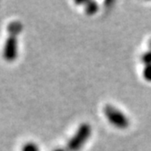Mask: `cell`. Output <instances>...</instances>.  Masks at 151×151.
<instances>
[{"instance_id":"2","label":"cell","mask_w":151,"mask_h":151,"mask_svg":"<svg viewBox=\"0 0 151 151\" xmlns=\"http://www.w3.org/2000/svg\"><path fill=\"white\" fill-rule=\"evenodd\" d=\"M103 112L106 119L115 127L126 129L129 127L130 121H129L128 117L115 106L106 105L103 109Z\"/></svg>"},{"instance_id":"3","label":"cell","mask_w":151,"mask_h":151,"mask_svg":"<svg viewBox=\"0 0 151 151\" xmlns=\"http://www.w3.org/2000/svg\"><path fill=\"white\" fill-rule=\"evenodd\" d=\"M17 37L8 36V37L5 42L4 48H3V58L8 62H12L17 58Z\"/></svg>"},{"instance_id":"8","label":"cell","mask_w":151,"mask_h":151,"mask_svg":"<svg viewBox=\"0 0 151 151\" xmlns=\"http://www.w3.org/2000/svg\"><path fill=\"white\" fill-rule=\"evenodd\" d=\"M143 78L147 81L151 82V65H150V66L144 67V69H143Z\"/></svg>"},{"instance_id":"4","label":"cell","mask_w":151,"mask_h":151,"mask_svg":"<svg viewBox=\"0 0 151 151\" xmlns=\"http://www.w3.org/2000/svg\"><path fill=\"white\" fill-rule=\"evenodd\" d=\"M78 5H83L85 7V11L88 15H94L99 11V5L96 1H83V2H76Z\"/></svg>"},{"instance_id":"9","label":"cell","mask_w":151,"mask_h":151,"mask_svg":"<svg viewBox=\"0 0 151 151\" xmlns=\"http://www.w3.org/2000/svg\"><path fill=\"white\" fill-rule=\"evenodd\" d=\"M54 151H68L66 148H62V147H58V148H56Z\"/></svg>"},{"instance_id":"5","label":"cell","mask_w":151,"mask_h":151,"mask_svg":"<svg viewBox=\"0 0 151 151\" xmlns=\"http://www.w3.org/2000/svg\"><path fill=\"white\" fill-rule=\"evenodd\" d=\"M22 29H23L22 24L20 22H17V21H14V22L10 23L7 27V32L9 36H13V37H17L18 34H20Z\"/></svg>"},{"instance_id":"1","label":"cell","mask_w":151,"mask_h":151,"mask_svg":"<svg viewBox=\"0 0 151 151\" xmlns=\"http://www.w3.org/2000/svg\"><path fill=\"white\" fill-rule=\"evenodd\" d=\"M92 134V127L88 123H82L76 133L68 140L66 149L68 151H79L86 145Z\"/></svg>"},{"instance_id":"7","label":"cell","mask_w":151,"mask_h":151,"mask_svg":"<svg viewBox=\"0 0 151 151\" xmlns=\"http://www.w3.org/2000/svg\"><path fill=\"white\" fill-rule=\"evenodd\" d=\"M21 151H39V148L37 144L33 142H28L23 146Z\"/></svg>"},{"instance_id":"6","label":"cell","mask_w":151,"mask_h":151,"mask_svg":"<svg viewBox=\"0 0 151 151\" xmlns=\"http://www.w3.org/2000/svg\"><path fill=\"white\" fill-rule=\"evenodd\" d=\"M141 61L144 66H150L151 65V39L148 44V49L141 56Z\"/></svg>"}]
</instances>
